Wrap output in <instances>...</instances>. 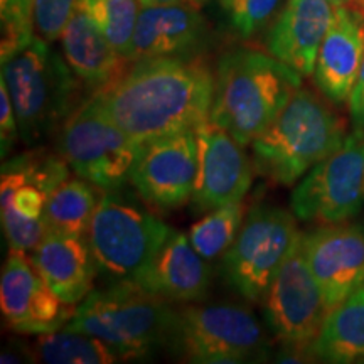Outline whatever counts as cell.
<instances>
[{"label": "cell", "mask_w": 364, "mask_h": 364, "mask_svg": "<svg viewBox=\"0 0 364 364\" xmlns=\"http://www.w3.org/2000/svg\"><path fill=\"white\" fill-rule=\"evenodd\" d=\"M215 91L216 75L201 58L188 56L134 61L117 81L91 95L113 124L145 144L208 122Z\"/></svg>", "instance_id": "6da1fadb"}, {"label": "cell", "mask_w": 364, "mask_h": 364, "mask_svg": "<svg viewBox=\"0 0 364 364\" xmlns=\"http://www.w3.org/2000/svg\"><path fill=\"white\" fill-rule=\"evenodd\" d=\"M302 76L292 68L255 49H233L218 63L211 117L236 142L248 147L284 110Z\"/></svg>", "instance_id": "7a4b0ae2"}, {"label": "cell", "mask_w": 364, "mask_h": 364, "mask_svg": "<svg viewBox=\"0 0 364 364\" xmlns=\"http://www.w3.org/2000/svg\"><path fill=\"white\" fill-rule=\"evenodd\" d=\"M327 102L300 86L252 142L255 171L275 184L294 186L336 152L348 134L346 122Z\"/></svg>", "instance_id": "3957f363"}, {"label": "cell", "mask_w": 364, "mask_h": 364, "mask_svg": "<svg viewBox=\"0 0 364 364\" xmlns=\"http://www.w3.org/2000/svg\"><path fill=\"white\" fill-rule=\"evenodd\" d=\"M176 314L164 300L135 282H113L91 290L76 306L65 329L102 339L122 361L142 359L172 343Z\"/></svg>", "instance_id": "277c9868"}, {"label": "cell", "mask_w": 364, "mask_h": 364, "mask_svg": "<svg viewBox=\"0 0 364 364\" xmlns=\"http://www.w3.org/2000/svg\"><path fill=\"white\" fill-rule=\"evenodd\" d=\"M2 78L16 110L19 139L27 145L63 127L78 107L80 80L65 56L38 36L2 63Z\"/></svg>", "instance_id": "5b68a950"}, {"label": "cell", "mask_w": 364, "mask_h": 364, "mask_svg": "<svg viewBox=\"0 0 364 364\" xmlns=\"http://www.w3.org/2000/svg\"><path fill=\"white\" fill-rule=\"evenodd\" d=\"M172 230L120 188L102 193L86 241L107 279L139 284Z\"/></svg>", "instance_id": "8992f818"}, {"label": "cell", "mask_w": 364, "mask_h": 364, "mask_svg": "<svg viewBox=\"0 0 364 364\" xmlns=\"http://www.w3.org/2000/svg\"><path fill=\"white\" fill-rule=\"evenodd\" d=\"M140 147L100 110L90 95L66 118L59 130V156L81 179L102 191L124 188Z\"/></svg>", "instance_id": "52a82bcc"}, {"label": "cell", "mask_w": 364, "mask_h": 364, "mask_svg": "<svg viewBox=\"0 0 364 364\" xmlns=\"http://www.w3.org/2000/svg\"><path fill=\"white\" fill-rule=\"evenodd\" d=\"M171 344L186 361L198 364L248 363L268 351L258 318L236 306L184 307L176 314Z\"/></svg>", "instance_id": "ba28073f"}, {"label": "cell", "mask_w": 364, "mask_h": 364, "mask_svg": "<svg viewBox=\"0 0 364 364\" xmlns=\"http://www.w3.org/2000/svg\"><path fill=\"white\" fill-rule=\"evenodd\" d=\"M299 233L294 213L273 206L253 208L223 255L228 284L243 299L260 302Z\"/></svg>", "instance_id": "9c48e42d"}, {"label": "cell", "mask_w": 364, "mask_h": 364, "mask_svg": "<svg viewBox=\"0 0 364 364\" xmlns=\"http://www.w3.org/2000/svg\"><path fill=\"white\" fill-rule=\"evenodd\" d=\"M263 304L273 336L290 351L311 354L329 309L309 267L302 231L268 287Z\"/></svg>", "instance_id": "30bf717a"}, {"label": "cell", "mask_w": 364, "mask_h": 364, "mask_svg": "<svg viewBox=\"0 0 364 364\" xmlns=\"http://www.w3.org/2000/svg\"><path fill=\"white\" fill-rule=\"evenodd\" d=\"M364 203V130L354 129L344 144L307 172L294 188L290 208L300 221L344 223Z\"/></svg>", "instance_id": "8fae6325"}, {"label": "cell", "mask_w": 364, "mask_h": 364, "mask_svg": "<svg viewBox=\"0 0 364 364\" xmlns=\"http://www.w3.org/2000/svg\"><path fill=\"white\" fill-rule=\"evenodd\" d=\"M198 164L196 129L176 132L142 144L129 182L149 206L169 211L193 199Z\"/></svg>", "instance_id": "7c38bea8"}, {"label": "cell", "mask_w": 364, "mask_h": 364, "mask_svg": "<svg viewBox=\"0 0 364 364\" xmlns=\"http://www.w3.org/2000/svg\"><path fill=\"white\" fill-rule=\"evenodd\" d=\"M0 309L12 331L41 336L65 327L76 306L49 289L26 252L11 248L0 279Z\"/></svg>", "instance_id": "4fadbf2b"}, {"label": "cell", "mask_w": 364, "mask_h": 364, "mask_svg": "<svg viewBox=\"0 0 364 364\" xmlns=\"http://www.w3.org/2000/svg\"><path fill=\"white\" fill-rule=\"evenodd\" d=\"M196 134L199 164L191 199L194 211L209 213L243 201L252 188L255 171L243 145L211 120L199 125Z\"/></svg>", "instance_id": "5bb4252c"}, {"label": "cell", "mask_w": 364, "mask_h": 364, "mask_svg": "<svg viewBox=\"0 0 364 364\" xmlns=\"http://www.w3.org/2000/svg\"><path fill=\"white\" fill-rule=\"evenodd\" d=\"M304 250L329 311L364 285V223H336L304 233Z\"/></svg>", "instance_id": "9a60e30c"}, {"label": "cell", "mask_w": 364, "mask_h": 364, "mask_svg": "<svg viewBox=\"0 0 364 364\" xmlns=\"http://www.w3.org/2000/svg\"><path fill=\"white\" fill-rule=\"evenodd\" d=\"M334 16L329 0H287L267 29V53L300 76H312Z\"/></svg>", "instance_id": "2e32d148"}, {"label": "cell", "mask_w": 364, "mask_h": 364, "mask_svg": "<svg viewBox=\"0 0 364 364\" xmlns=\"http://www.w3.org/2000/svg\"><path fill=\"white\" fill-rule=\"evenodd\" d=\"M208 34V22L198 6H142L132 39L130 63L198 56Z\"/></svg>", "instance_id": "e0dca14e"}, {"label": "cell", "mask_w": 364, "mask_h": 364, "mask_svg": "<svg viewBox=\"0 0 364 364\" xmlns=\"http://www.w3.org/2000/svg\"><path fill=\"white\" fill-rule=\"evenodd\" d=\"M364 56V17L353 7H336L334 21L318 49L314 83L332 105L349 102Z\"/></svg>", "instance_id": "ac0fdd59"}, {"label": "cell", "mask_w": 364, "mask_h": 364, "mask_svg": "<svg viewBox=\"0 0 364 364\" xmlns=\"http://www.w3.org/2000/svg\"><path fill=\"white\" fill-rule=\"evenodd\" d=\"M31 260L49 289L66 304L78 306L93 290L98 267L86 238L46 230Z\"/></svg>", "instance_id": "d6986e66"}, {"label": "cell", "mask_w": 364, "mask_h": 364, "mask_svg": "<svg viewBox=\"0 0 364 364\" xmlns=\"http://www.w3.org/2000/svg\"><path fill=\"white\" fill-rule=\"evenodd\" d=\"M59 41L68 66L91 93L107 88L130 66L129 59L113 48L81 2Z\"/></svg>", "instance_id": "ffe728a7"}, {"label": "cell", "mask_w": 364, "mask_h": 364, "mask_svg": "<svg viewBox=\"0 0 364 364\" xmlns=\"http://www.w3.org/2000/svg\"><path fill=\"white\" fill-rule=\"evenodd\" d=\"M211 272L189 236L172 230L139 285L167 302H198L208 294Z\"/></svg>", "instance_id": "44dd1931"}, {"label": "cell", "mask_w": 364, "mask_h": 364, "mask_svg": "<svg viewBox=\"0 0 364 364\" xmlns=\"http://www.w3.org/2000/svg\"><path fill=\"white\" fill-rule=\"evenodd\" d=\"M311 356L326 363H364V285L327 312Z\"/></svg>", "instance_id": "7402d4cb"}, {"label": "cell", "mask_w": 364, "mask_h": 364, "mask_svg": "<svg viewBox=\"0 0 364 364\" xmlns=\"http://www.w3.org/2000/svg\"><path fill=\"white\" fill-rule=\"evenodd\" d=\"M102 189L81 177H68L48 196L43 220L46 230L86 238Z\"/></svg>", "instance_id": "603a6c76"}, {"label": "cell", "mask_w": 364, "mask_h": 364, "mask_svg": "<svg viewBox=\"0 0 364 364\" xmlns=\"http://www.w3.org/2000/svg\"><path fill=\"white\" fill-rule=\"evenodd\" d=\"M36 356L48 364H112L122 361L102 339L65 327L63 331L41 334L36 343Z\"/></svg>", "instance_id": "cb8c5ba5"}, {"label": "cell", "mask_w": 364, "mask_h": 364, "mask_svg": "<svg viewBox=\"0 0 364 364\" xmlns=\"http://www.w3.org/2000/svg\"><path fill=\"white\" fill-rule=\"evenodd\" d=\"M245 221V204L236 201L209 211L191 228L189 240L204 260H215L228 252Z\"/></svg>", "instance_id": "d4e9b609"}, {"label": "cell", "mask_w": 364, "mask_h": 364, "mask_svg": "<svg viewBox=\"0 0 364 364\" xmlns=\"http://www.w3.org/2000/svg\"><path fill=\"white\" fill-rule=\"evenodd\" d=\"M80 2L113 48L130 61L132 39L142 9L140 0H80Z\"/></svg>", "instance_id": "484cf974"}, {"label": "cell", "mask_w": 364, "mask_h": 364, "mask_svg": "<svg viewBox=\"0 0 364 364\" xmlns=\"http://www.w3.org/2000/svg\"><path fill=\"white\" fill-rule=\"evenodd\" d=\"M230 26L241 39L267 31L287 0H218Z\"/></svg>", "instance_id": "4316f807"}, {"label": "cell", "mask_w": 364, "mask_h": 364, "mask_svg": "<svg viewBox=\"0 0 364 364\" xmlns=\"http://www.w3.org/2000/svg\"><path fill=\"white\" fill-rule=\"evenodd\" d=\"M34 0H0V56L2 63L24 49L36 38L33 22Z\"/></svg>", "instance_id": "83f0119b"}, {"label": "cell", "mask_w": 364, "mask_h": 364, "mask_svg": "<svg viewBox=\"0 0 364 364\" xmlns=\"http://www.w3.org/2000/svg\"><path fill=\"white\" fill-rule=\"evenodd\" d=\"M78 6L80 0H34V34L49 44L56 43L61 39Z\"/></svg>", "instance_id": "f1b7e54d"}, {"label": "cell", "mask_w": 364, "mask_h": 364, "mask_svg": "<svg viewBox=\"0 0 364 364\" xmlns=\"http://www.w3.org/2000/svg\"><path fill=\"white\" fill-rule=\"evenodd\" d=\"M17 139H19V125H17L16 110L9 95L7 83L0 78V147L4 159L9 156Z\"/></svg>", "instance_id": "f546056e"}, {"label": "cell", "mask_w": 364, "mask_h": 364, "mask_svg": "<svg viewBox=\"0 0 364 364\" xmlns=\"http://www.w3.org/2000/svg\"><path fill=\"white\" fill-rule=\"evenodd\" d=\"M349 113H351L354 129L364 130V56L358 78L354 81L353 91L349 95Z\"/></svg>", "instance_id": "4dcf8cb0"}, {"label": "cell", "mask_w": 364, "mask_h": 364, "mask_svg": "<svg viewBox=\"0 0 364 364\" xmlns=\"http://www.w3.org/2000/svg\"><path fill=\"white\" fill-rule=\"evenodd\" d=\"M201 0H140L142 6H181V4H191V6H199Z\"/></svg>", "instance_id": "1f68e13d"}, {"label": "cell", "mask_w": 364, "mask_h": 364, "mask_svg": "<svg viewBox=\"0 0 364 364\" xmlns=\"http://www.w3.org/2000/svg\"><path fill=\"white\" fill-rule=\"evenodd\" d=\"M329 2L336 7H349L351 4L356 2V0H329Z\"/></svg>", "instance_id": "d6a6232c"}, {"label": "cell", "mask_w": 364, "mask_h": 364, "mask_svg": "<svg viewBox=\"0 0 364 364\" xmlns=\"http://www.w3.org/2000/svg\"><path fill=\"white\" fill-rule=\"evenodd\" d=\"M349 7H353L354 11H358L364 17V0H356V2L351 4V6H349Z\"/></svg>", "instance_id": "836d02e7"}]
</instances>
